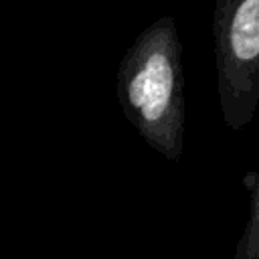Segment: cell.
<instances>
[{"label": "cell", "instance_id": "1", "mask_svg": "<svg viewBox=\"0 0 259 259\" xmlns=\"http://www.w3.org/2000/svg\"><path fill=\"white\" fill-rule=\"evenodd\" d=\"M117 99L125 119L170 162L184 150L186 97L182 45L172 16H160L144 28L119 61Z\"/></svg>", "mask_w": 259, "mask_h": 259}, {"label": "cell", "instance_id": "2", "mask_svg": "<svg viewBox=\"0 0 259 259\" xmlns=\"http://www.w3.org/2000/svg\"><path fill=\"white\" fill-rule=\"evenodd\" d=\"M212 40L221 115L237 132L259 107V0H217Z\"/></svg>", "mask_w": 259, "mask_h": 259}, {"label": "cell", "instance_id": "3", "mask_svg": "<svg viewBox=\"0 0 259 259\" xmlns=\"http://www.w3.org/2000/svg\"><path fill=\"white\" fill-rule=\"evenodd\" d=\"M233 259H259V182L253 192L247 225L235 245Z\"/></svg>", "mask_w": 259, "mask_h": 259}]
</instances>
